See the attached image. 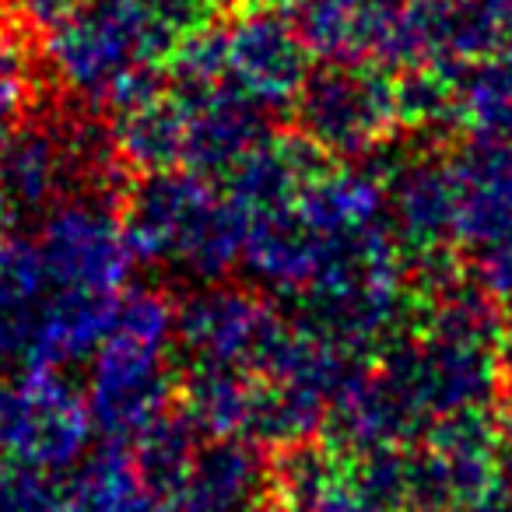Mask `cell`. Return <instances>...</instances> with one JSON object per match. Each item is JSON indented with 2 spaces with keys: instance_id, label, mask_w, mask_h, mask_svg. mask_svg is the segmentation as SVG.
<instances>
[{
  "instance_id": "obj_1",
  "label": "cell",
  "mask_w": 512,
  "mask_h": 512,
  "mask_svg": "<svg viewBox=\"0 0 512 512\" xmlns=\"http://www.w3.org/2000/svg\"><path fill=\"white\" fill-rule=\"evenodd\" d=\"M221 0H78L46 53L78 99L120 113L165 85L183 43L218 25Z\"/></svg>"
},
{
  "instance_id": "obj_2",
  "label": "cell",
  "mask_w": 512,
  "mask_h": 512,
  "mask_svg": "<svg viewBox=\"0 0 512 512\" xmlns=\"http://www.w3.org/2000/svg\"><path fill=\"white\" fill-rule=\"evenodd\" d=\"M120 221L134 260L197 285L225 281L242 264L246 214L225 186L190 169L144 172L123 190Z\"/></svg>"
},
{
  "instance_id": "obj_3",
  "label": "cell",
  "mask_w": 512,
  "mask_h": 512,
  "mask_svg": "<svg viewBox=\"0 0 512 512\" xmlns=\"http://www.w3.org/2000/svg\"><path fill=\"white\" fill-rule=\"evenodd\" d=\"M179 393L176 306L155 288L123 292L116 320L92 355L88 411L109 442H130L172 411Z\"/></svg>"
},
{
  "instance_id": "obj_4",
  "label": "cell",
  "mask_w": 512,
  "mask_h": 512,
  "mask_svg": "<svg viewBox=\"0 0 512 512\" xmlns=\"http://www.w3.org/2000/svg\"><path fill=\"white\" fill-rule=\"evenodd\" d=\"M295 127L327 158L365 162L400 130L397 71L383 64L313 67L292 109Z\"/></svg>"
},
{
  "instance_id": "obj_5",
  "label": "cell",
  "mask_w": 512,
  "mask_h": 512,
  "mask_svg": "<svg viewBox=\"0 0 512 512\" xmlns=\"http://www.w3.org/2000/svg\"><path fill=\"white\" fill-rule=\"evenodd\" d=\"M292 320L246 288L200 285L176 309L179 369H242L264 376L285 344Z\"/></svg>"
},
{
  "instance_id": "obj_6",
  "label": "cell",
  "mask_w": 512,
  "mask_h": 512,
  "mask_svg": "<svg viewBox=\"0 0 512 512\" xmlns=\"http://www.w3.org/2000/svg\"><path fill=\"white\" fill-rule=\"evenodd\" d=\"M376 369L404 393L428 428L446 414L488 407L498 397V348L432 334L418 323L376 358Z\"/></svg>"
},
{
  "instance_id": "obj_7",
  "label": "cell",
  "mask_w": 512,
  "mask_h": 512,
  "mask_svg": "<svg viewBox=\"0 0 512 512\" xmlns=\"http://www.w3.org/2000/svg\"><path fill=\"white\" fill-rule=\"evenodd\" d=\"M95 421L60 372H15L0 386V463L57 474L85 456Z\"/></svg>"
},
{
  "instance_id": "obj_8",
  "label": "cell",
  "mask_w": 512,
  "mask_h": 512,
  "mask_svg": "<svg viewBox=\"0 0 512 512\" xmlns=\"http://www.w3.org/2000/svg\"><path fill=\"white\" fill-rule=\"evenodd\" d=\"M225 85L267 116L292 113L313 74V50L281 11H246L228 25Z\"/></svg>"
},
{
  "instance_id": "obj_9",
  "label": "cell",
  "mask_w": 512,
  "mask_h": 512,
  "mask_svg": "<svg viewBox=\"0 0 512 512\" xmlns=\"http://www.w3.org/2000/svg\"><path fill=\"white\" fill-rule=\"evenodd\" d=\"M176 512H274L278 474L267 446L246 435H214L193 456Z\"/></svg>"
},
{
  "instance_id": "obj_10",
  "label": "cell",
  "mask_w": 512,
  "mask_h": 512,
  "mask_svg": "<svg viewBox=\"0 0 512 512\" xmlns=\"http://www.w3.org/2000/svg\"><path fill=\"white\" fill-rule=\"evenodd\" d=\"M176 88V85H172ZM186 106L183 169L225 183V176L271 137V116L225 81L211 88H176Z\"/></svg>"
},
{
  "instance_id": "obj_11",
  "label": "cell",
  "mask_w": 512,
  "mask_h": 512,
  "mask_svg": "<svg viewBox=\"0 0 512 512\" xmlns=\"http://www.w3.org/2000/svg\"><path fill=\"white\" fill-rule=\"evenodd\" d=\"M456 190V242L467 253L512 235V141L467 137L449 151Z\"/></svg>"
},
{
  "instance_id": "obj_12",
  "label": "cell",
  "mask_w": 512,
  "mask_h": 512,
  "mask_svg": "<svg viewBox=\"0 0 512 512\" xmlns=\"http://www.w3.org/2000/svg\"><path fill=\"white\" fill-rule=\"evenodd\" d=\"M397 0H299L295 25L323 64H379Z\"/></svg>"
},
{
  "instance_id": "obj_13",
  "label": "cell",
  "mask_w": 512,
  "mask_h": 512,
  "mask_svg": "<svg viewBox=\"0 0 512 512\" xmlns=\"http://www.w3.org/2000/svg\"><path fill=\"white\" fill-rule=\"evenodd\" d=\"M113 134L127 169H137L141 176L183 169L186 106L169 81L134 106H123L113 120Z\"/></svg>"
},
{
  "instance_id": "obj_14",
  "label": "cell",
  "mask_w": 512,
  "mask_h": 512,
  "mask_svg": "<svg viewBox=\"0 0 512 512\" xmlns=\"http://www.w3.org/2000/svg\"><path fill=\"white\" fill-rule=\"evenodd\" d=\"M456 95V134L512 141V57L446 64Z\"/></svg>"
},
{
  "instance_id": "obj_15",
  "label": "cell",
  "mask_w": 512,
  "mask_h": 512,
  "mask_svg": "<svg viewBox=\"0 0 512 512\" xmlns=\"http://www.w3.org/2000/svg\"><path fill=\"white\" fill-rule=\"evenodd\" d=\"M204 435L183 418V414H165L158 418L148 432L137 435L130 446H134V467L141 474L144 488L155 498H162L165 505H176L179 488H183L186 474L193 467V456H197Z\"/></svg>"
},
{
  "instance_id": "obj_16",
  "label": "cell",
  "mask_w": 512,
  "mask_h": 512,
  "mask_svg": "<svg viewBox=\"0 0 512 512\" xmlns=\"http://www.w3.org/2000/svg\"><path fill=\"white\" fill-rule=\"evenodd\" d=\"M474 278L512 316V235L474 253Z\"/></svg>"
},
{
  "instance_id": "obj_17",
  "label": "cell",
  "mask_w": 512,
  "mask_h": 512,
  "mask_svg": "<svg viewBox=\"0 0 512 512\" xmlns=\"http://www.w3.org/2000/svg\"><path fill=\"white\" fill-rule=\"evenodd\" d=\"M22 4L25 22H32L36 29H53L78 0H18Z\"/></svg>"
},
{
  "instance_id": "obj_18",
  "label": "cell",
  "mask_w": 512,
  "mask_h": 512,
  "mask_svg": "<svg viewBox=\"0 0 512 512\" xmlns=\"http://www.w3.org/2000/svg\"><path fill=\"white\" fill-rule=\"evenodd\" d=\"M498 488H502L505 498L512 502V425H509V435H505L502 456H498Z\"/></svg>"
},
{
  "instance_id": "obj_19",
  "label": "cell",
  "mask_w": 512,
  "mask_h": 512,
  "mask_svg": "<svg viewBox=\"0 0 512 512\" xmlns=\"http://www.w3.org/2000/svg\"><path fill=\"white\" fill-rule=\"evenodd\" d=\"M235 4L246 11H285V8H295L299 0H235Z\"/></svg>"
},
{
  "instance_id": "obj_20",
  "label": "cell",
  "mask_w": 512,
  "mask_h": 512,
  "mask_svg": "<svg viewBox=\"0 0 512 512\" xmlns=\"http://www.w3.org/2000/svg\"><path fill=\"white\" fill-rule=\"evenodd\" d=\"M0 249H4V211H0Z\"/></svg>"
}]
</instances>
